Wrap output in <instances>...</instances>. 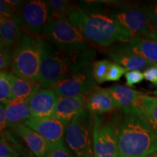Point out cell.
I'll return each mask as SVG.
<instances>
[{
	"label": "cell",
	"mask_w": 157,
	"mask_h": 157,
	"mask_svg": "<svg viewBox=\"0 0 157 157\" xmlns=\"http://www.w3.org/2000/svg\"><path fill=\"white\" fill-rule=\"evenodd\" d=\"M68 17L90 44L100 48H109L133 38L127 29L104 11L73 4Z\"/></svg>",
	"instance_id": "1"
},
{
	"label": "cell",
	"mask_w": 157,
	"mask_h": 157,
	"mask_svg": "<svg viewBox=\"0 0 157 157\" xmlns=\"http://www.w3.org/2000/svg\"><path fill=\"white\" fill-rule=\"evenodd\" d=\"M116 113L118 157H146L157 151V135L133 105Z\"/></svg>",
	"instance_id": "2"
},
{
	"label": "cell",
	"mask_w": 157,
	"mask_h": 157,
	"mask_svg": "<svg viewBox=\"0 0 157 157\" xmlns=\"http://www.w3.org/2000/svg\"><path fill=\"white\" fill-rule=\"evenodd\" d=\"M41 65L39 83L42 88H50L63 78L91 66L96 57L93 49L67 52L60 50L41 37Z\"/></svg>",
	"instance_id": "3"
},
{
	"label": "cell",
	"mask_w": 157,
	"mask_h": 157,
	"mask_svg": "<svg viewBox=\"0 0 157 157\" xmlns=\"http://www.w3.org/2000/svg\"><path fill=\"white\" fill-rule=\"evenodd\" d=\"M40 36L21 31L12 51V73L17 77L32 82L39 81L41 65Z\"/></svg>",
	"instance_id": "4"
},
{
	"label": "cell",
	"mask_w": 157,
	"mask_h": 157,
	"mask_svg": "<svg viewBox=\"0 0 157 157\" xmlns=\"http://www.w3.org/2000/svg\"><path fill=\"white\" fill-rule=\"evenodd\" d=\"M42 36L51 44L67 52L92 49L88 41L68 16L50 19Z\"/></svg>",
	"instance_id": "5"
},
{
	"label": "cell",
	"mask_w": 157,
	"mask_h": 157,
	"mask_svg": "<svg viewBox=\"0 0 157 157\" xmlns=\"http://www.w3.org/2000/svg\"><path fill=\"white\" fill-rule=\"evenodd\" d=\"M94 157H118V121L116 111L94 114Z\"/></svg>",
	"instance_id": "6"
},
{
	"label": "cell",
	"mask_w": 157,
	"mask_h": 157,
	"mask_svg": "<svg viewBox=\"0 0 157 157\" xmlns=\"http://www.w3.org/2000/svg\"><path fill=\"white\" fill-rule=\"evenodd\" d=\"M94 114L87 109L68 124L66 140L76 157H94L92 148Z\"/></svg>",
	"instance_id": "7"
},
{
	"label": "cell",
	"mask_w": 157,
	"mask_h": 157,
	"mask_svg": "<svg viewBox=\"0 0 157 157\" xmlns=\"http://www.w3.org/2000/svg\"><path fill=\"white\" fill-rule=\"evenodd\" d=\"M107 14L127 29L133 38L148 37L154 27L144 8L137 5H112Z\"/></svg>",
	"instance_id": "8"
},
{
	"label": "cell",
	"mask_w": 157,
	"mask_h": 157,
	"mask_svg": "<svg viewBox=\"0 0 157 157\" xmlns=\"http://www.w3.org/2000/svg\"><path fill=\"white\" fill-rule=\"evenodd\" d=\"M98 87L91 66L56 82L50 88L59 98H68L86 95Z\"/></svg>",
	"instance_id": "9"
},
{
	"label": "cell",
	"mask_w": 157,
	"mask_h": 157,
	"mask_svg": "<svg viewBox=\"0 0 157 157\" xmlns=\"http://www.w3.org/2000/svg\"><path fill=\"white\" fill-rule=\"evenodd\" d=\"M25 29L36 36H42L50 21L46 2L31 0L23 2L17 10Z\"/></svg>",
	"instance_id": "10"
},
{
	"label": "cell",
	"mask_w": 157,
	"mask_h": 157,
	"mask_svg": "<svg viewBox=\"0 0 157 157\" xmlns=\"http://www.w3.org/2000/svg\"><path fill=\"white\" fill-rule=\"evenodd\" d=\"M108 49L109 52L135 55L157 64V42L149 37H135L127 42L116 43Z\"/></svg>",
	"instance_id": "11"
},
{
	"label": "cell",
	"mask_w": 157,
	"mask_h": 157,
	"mask_svg": "<svg viewBox=\"0 0 157 157\" xmlns=\"http://www.w3.org/2000/svg\"><path fill=\"white\" fill-rule=\"evenodd\" d=\"M23 124L39 133L48 143L63 141L65 131L68 127L67 124L55 118L39 119L31 117Z\"/></svg>",
	"instance_id": "12"
},
{
	"label": "cell",
	"mask_w": 157,
	"mask_h": 157,
	"mask_svg": "<svg viewBox=\"0 0 157 157\" xmlns=\"http://www.w3.org/2000/svg\"><path fill=\"white\" fill-rule=\"evenodd\" d=\"M58 99L50 88H41L28 103L31 116L39 119L53 118Z\"/></svg>",
	"instance_id": "13"
},
{
	"label": "cell",
	"mask_w": 157,
	"mask_h": 157,
	"mask_svg": "<svg viewBox=\"0 0 157 157\" xmlns=\"http://www.w3.org/2000/svg\"><path fill=\"white\" fill-rule=\"evenodd\" d=\"M85 109L93 114H106L119 110L109 88L99 87L86 95Z\"/></svg>",
	"instance_id": "14"
},
{
	"label": "cell",
	"mask_w": 157,
	"mask_h": 157,
	"mask_svg": "<svg viewBox=\"0 0 157 157\" xmlns=\"http://www.w3.org/2000/svg\"><path fill=\"white\" fill-rule=\"evenodd\" d=\"M25 29L19 15L0 18V48L13 51L21 31Z\"/></svg>",
	"instance_id": "15"
},
{
	"label": "cell",
	"mask_w": 157,
	"mask_h": 157,
	"mask_svg": "<svg viewBox=\"0 0 157 157\" xmlns=\"http://www.w3.org/2000/svg\"><path fill=\"white\" fill-rule=\"evenodd\" d=\"M86 95L59 98L55 111V119L68 124L85 109Z\"/></svg>",
	"instance_id": "16"
},
{
	"label": "cell",
	"mask_w": 157,
	"mask_h": 157,
	"mask_svg": "<svg viewBox=\"0 0 157 157\" xmlns=\"http://www.w3.org/2000/svg\"><path fill=\"white\" fill-rule=\"evenodd\" d=\"M13 128L22 137L29 148L36 157H44L48 154V143L36 131L24 124H19Z\"/></svg>",
	"instance_id": "17"
},
{
	"label": "cell",
	"mask_w": 157,
	"mask_h": 157,
	"mask_svg": "<svg viewBox=\"0 0 157 157\" xmlns=\"http://www.w3.org/2000/svg\"><path fill=\"white\" fill-rule=\"evenodd\" d=\"M133 106L157 135V98L143 94L138 97Z\"/></svg>",
	"instance_id": "18"
},
{
	"label": "cell",
	"mask_w": 157,
	"mask_h": 157,
	"mask_svg": "<svg viewBox=\"0 0 157 157\" xmlns=\"http://www.w3.org/2000/svg\"><path fill=\"white\" fill-rule=\"evenodd\" d=\"M42 88L39 82L25 80L14 76L12 88L11 101H23L29 103L35 94Z\"/></svg>",
	"instance_id": "19"
},
{
	"label": "cell",
	"mask_w": 157,
	"mask_h": 157,
	"mask_svg": "<svg viewBox=\"0 0 157 157\" xmlns=\"http://www.w3.org/2000/svg\"><path fill=\"white\" fill-rule=\"evenodd\" d=\"M6 115L7 126L12 128L19 124H23L32 117L28 103L16 100H12L6 104Z\"/></svg>",
	"instance_id": "20"
},
{
	"label": "cell",
	"mask_w": 157,
	"mask_h": 157,
	"mask_svg": "<svg viewBox=\"0 0 157 157\" xmlns=\"http://www.w3.org/2000/svg\"><path fill=\"white\" fill-rule=\"evenodd\" d=\"M106 57L113 63L121 65L128 71H140L154 66V63L147 61L146 60L135 55L119 53V52H106Z\"/></svg>",
	"instance_id": "21"
},
{
	"label": "cell",
	"mask_w": 157,
	"mask_h": 157,
	"mask_svg": "<svg viewBox=\"0 0 157 157\" xmlns=\"http://www.w3.org/2000/svg\"><path fill=\"white\" fill-rule=\"evenodd\" d=\"M109 90L117 103L119 109L132 106L138 97L144 94L119 84L111 86L109 88Z\"/></svg>",
	"instance_id": "22"
},
{
	"label": "cell",
	"mask_w": 157,
	"mask_h": 157,
	"mask_svg": "<svg viewBox=\"0 0 157 157\" xmlns=\"http://www.w3.org/2000/svg\"><path fill=\"white\" fill-rule=\"evenodd\" d=\"M14 74L8 71L0 73V101L1 103L7 104L11 101L12 88Z\"/></svg>",
	"instance_id": "23"
},
{
	"label": "cell",
	"mask_w": 157,
	"mask_h": 157,
	"mask_svg": "<svg viewBox=\"0 0 157 157\" xmlns=\"http://www.w3.org/2000/svg\"><path fill=\"white\" fill-rule=\"evenodd\" d=\"M45 2L48 7L50 20L68 16V10L73 5V3L66 0H48Z\"/></svg>",
	"instance_id": "24"
},
{
	"label": "cell",
	"mask_w": 157,
	"mask_h": 157,
	"mask_svg": "<svg viewBox=\"0 0 157 157\" xmlns=\"http://www.w3.org/2000/svg\"><path fill=\"white\" fill-rule=\"evenodd\" d=\"M112 62L109 60H101L92 65V74L97 84H103L106 82V77Z\"/></svg>",
	"instance_id": "25"
},
{
	"label": "cell",
	"mask_w": 157,
	"mask_h": 157,
	"mask_svg": "<svg viewBox=\"0 0 157 157\" xmlns=\"http://www.w3.org/2000/svg\"><path fill=\"white\" fill-rule=\"evenodd\" d=\"M48 153L51 157H74L63 141L57 143H48Z\"/></svg>",
	"instance_id": "26"
},
{
	"label": "cell",
	"mask_w": 157,
	"mask_h": 157,
	"mask_svg": "<svg viewBox=\"0 0 157 157\" xmlns=\"http://www.w3.org/2000/svg\"><path fill=\"white\" fill-rule=\"evenodd\" d=\"M128 71L126 68L121 65L112 63L106 77V82H117L120 79L124 74Z\"/></svg>",
	"instance_id": "27"
},
{
	"label": "cell",
	"mask_w": 157,
	"mask_h": 157,
	"mask_svg": "<svg viewBox=\"0 0 157 157\" xmlns=\"http://www.w3.org/2000/svg\"><path fill=\"white\" fill-rule=\"evenodd\" d=\"M0 157H18L17 151L10 144L4 135H1L0 140Z\"/></svg>",
	"instance_id": "28"
},
{
	"label": "cell",
	"mask_w": 157,
	"mask_h": 157,
	"mask_svg": "<svg viewBox=\"0 0 157 157\" xmlns=\"http://www.w3.org/2000/svg\"><path fill=\"white\" fill-rule=\"evenodd\" d=\"M126 84L128 87H132L135 84L140 83L144 79V74L140 71H130L125 74Z\"/></svg>",
	"instance_id": "29"
},
{
	"label": "cell",
	"mask_w": 157,
	"mask_h": 157,
	"mask_svg": "<svg viewBox=\"0 0 157 157\" xmlns=\"http://www.w3.org/2000/svg\"><path fill=\"white\" fill-rule=\"evenodd\" d=\"M12 51L0 48V69L1 71H7L11 67Z\"/></svg>",
	"instance_id": "30"
},
{
	"label": "cell",
	"mask_w": 157,
	"mask_h": 157,
	"mask_svg": "<svg viewBox=\"0 0 157 157\" xmlns=\"http://www.w3.org/2000/svg\"><path fill=\"white\" fill-rule=\"evenodd\" d=\"M147 15L154 27H157V2L149 4L143 7Z\"/></svg>",
	"instance_id": "31"
},
{
	"label": "cell",
	"mask_w": 157,
	"mask_h": 157,
	"mask_svg": "<svg viewBox=\"0 0 157 157\" xmlns=\"http://www.w3.org/2000/svg\"><path fill=\"white\" fill-rule=\"evenodd\" d=\"M17 13L6 0L0 1V16L1 17H13Z\"/></svg>",
	"instance_id": "32"
},
{
	"label": "cell",
	"mask_w": 157,
	"mask_h": 157,
	"mask_svg": "<svg viewBox=\"0 0 157 157\" xmlns=\"http://www.w3.org/2000/svg\"><path fill=\"white\" fill-rule=\"evenodd\" d=\"M143 74L145 79L157 86V64L145 70Z\"/></svg>",
	"instance_id": "33"
},
{
	"label": "cell",
	"mask_w": 157,
	"mask_h": 157,
	"mask_svg": "<svg viewBox=\"0 0 157 157\" xmlns=\"http://www.w3.org/2000/svg\"><path fill=\"white\" fill-rule=\"evenodd\" d=\"M7 127V115H6V105L1 103V105H0V128H1V134H2Z\"/></svg>",
	"instance_id": "34"
},
{
	"label": "cell",
	"mask_w": 157,
	"mask_h": 157,
	"mask_svg": "<svg viewBox=\"0 0 157 157\" xmlns=\"http://www.w3.org/2000/svg\"><path fill=\"white\" fill-rule=\"evenodd\" d=\"M148 37L157 42V27H154V29L151 31L150 35H149Z\"/></svg>",
	"instance_id": "35"
},
{
	"label": "cell",
	"mask_w": 157,
	"mask_h": 157,
	"mask_svg": "<svg viewBox=\"0 0 157 157\" xmlns=\"http://www.w3.org/2000/svg\"><path fill=\"white\" fill-rule=\"evenodd\" d=\"M146 157H157V151L154 152V153H152V154H149L148 156H147Z\"/></svg>",
	"instance_id": "36"
},
{
	"label": "cell",
	"mask_w": 157,
	"mask_h": 157,
	"mask_svg": "<svg viewBox=\"0 0 157 157\" xmlns=\"http://www.w3.org/2000/svg\"><path fill=\"white\" fill-rule=\"evenodd\" d=\"M152 94H153V95H154L157 96V87H156V89L154 91H153V92H152Z\"/></svg>",
	"instance_id": "37"
},
{
	"label": "cell",
	"mask_w": 157,
	"mask_h": 157,
	"mask_svg": "<svg viewBox=\"0 0 157 157\" xmlns=\"http://www.w3.org/2000/svg\"><path fill=\"white\" fill-rule=\"evenodd\" d=\"M44 157H51V156H50V154H49V153H48V154H47V155H46V156H45Z\"/></svg>",
	"instance_id": "38"
}]
</instances>
